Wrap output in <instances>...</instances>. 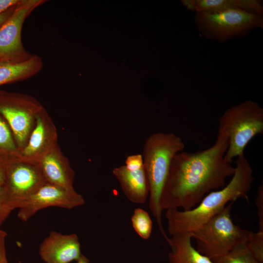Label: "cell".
<instances>
[{
  "instance_id": "cell-1",
  "label": "cell",
  "mask_w": 263,
  "mask_h": 263,
  "mask_svg": "<svg viewBox=\"0 0 263 263\" xmlns=\"http://www.w3.org/2000/svg\"><path fill=\"white\" fill-rule=\"evenodd\" d=\"M228 146L226 136L218 133L215 143L207 149L176 154L161 193L162 211L191 209L207 194L224 187L235 171V167L224 157Z\"/></svg>"
},
{
  "instance_id": "cell-2",
  "label": "cell",
  "mask_w": 263,
  "mask_h": 263,
  "mask_svg": "<svg viewBox=\"0 0 263 263\" xmlns=\"http://www.w3.org/2000/svg\"><path fill=\"white\" fill-rule=\"evenodd\" d=\"M235 163L231 179L221 189L208 193L191 209L167 210L165 216L169 235L191 233L221 211L228 203L239 198L248 202L247 194L254 181L253 170L244 154L237 157Z\"/></svg>"
},
{
  "instance_id": "cell-3",
  "label": "cell",
  "mask_w": 263,
  "mask_h": 263,
  "mask_svg": "<svg viewBox=\"0 0 263 263\" xmlns=\"http://www.w3.org/2000/svg\"><path fill=\"white\" fill-rule=\"evenodd\" d=\"M184 148L183 140L175 133L158 132L146 139L143 149V167L149 189V207L167 241L169 237L162 223L160 200L173 158Z\"/></svg>"
},
{
  "instance_id": "cell-4",
  "label": "cell",
  "mask_w": 263,
  "mask_h": 263,
  "mask_svg": "<svg viewBox=\"0 0 263 263\" xmlns=\"http://www.w3.org/2000/svg\"><path fill=\"white\" fill-rule=\"evenodd\" d=\"M229 203L221 211L190 233L197 243V250L212 260L236 246L246 243L253 232L234 224Z\"/></svg>"
},
{
  "instance_id": "cell-5",
  "label": "cell",
  "mask_w": 263,
  "mask_h": 263,
  "mask_svg": "<svg viewBox=\"0 0 263 263\" xmlns=\"http://www.w3.org/2000/svg\"><path fill=\"white\" fill-rule=\"evenodd\" d=\"M263 133V109L256 102L247 100L227 109L219 120L218 133L226 136L228 148L225 158L243 154L245 148L256 135Z\"/></svg>"
},
{
  "instance_id": "cell-6",
  "label": "cell",
  "mask_w": 263,
  "mask_h": 263,
  "mask_svg": "<svg viewBox=\"0 0 263 263\" xmlns=\"http://www.w3.org/2000/svg\"><path fill=\"white\" fill-rule=\"evenodd\" d=\"M195 20L198 29L203 33L221 41L263 27L261 15L240 9L197 12Z\"/></svg>"
},
{
  "instance_id": "cell-7",
  "label": "cell",
  "mask_w": 263,
  "mask_h": 263,
  "mask_svg": "<svg viewBox=\"0 0 263 263\" xmlns=\"http://www.w3.org/2000/svg\"><path fill=\"white\" fill-rule=\"evenodd\" d=\"M43 108L40 102L30 95L0 91V114L12 132L19 151L26 144L37 115Z\"/></svg>"
},
{
  "instance_id": "cell-8",
  "label": "cell",
  "mask_w": 263,
  "mask_h": 263,
  "mask_svg": "<svg viewBox=\"0 0 263 263\" xmlns=\"http://www.w3.org/2000/svg\"><path fill=\"white\" fill-rule=\"evenodd\" d=\"M4 185L17 208L20 204L47 183L38 164L20 159L18 156L6 157Z\"/></svg>"
},
{
  "instance_id": "cell-9",
  "label": "cell",
  "mask_w": 263,
  "mask_h": 263,
  "mask_svg": "<svg viewBox=\"0 0 263 263\" xmlns=\"http://www.w3.org/2000/svg\"><path fill=\"white\" fill-rule=\"evenodd\" d=\"M85 203L83 197L75 189L46 183L19 205L18 218L26 222L39 210L50 207L72 209Z\"/></svg>"
},
{
  "instance_id": "cell-10",
  "label": "cell",
  "mask_w": 263,
  "mask_h": 263,
  "mask_svg": "<svg viewBox=\"0 0 263 263\" xmlns=\"http://www.w3.org/2000/svg\"><path fill=\"white\" fill-rule=\"evenodd\" d=\"M41 0H19L8 19L0 27V58L26 52L21 41V30L27 17L44 2Z\"/></svg>"
},
{
  "instance_id": "cell-11",
  "label": "cell",
  "mask_w": 263,
  "mask_h": 263,
  "mask_svg": "<svg viewBox=\"0 0 263 263\" xmlns=\"http://www.w3.org/2000/svg\"><path fill=\"white\" fill-rule=\"evenodd\" d=\"M57 132L56 125L44 109L37 114L35 126L24 147L18 157L27 162L38 164L56 144Z\"/></svg>"
},
{
  "instance_id": "cell-12",
  "label": "cell",
  "mask_w": 263,
  "mask_h": 263,
  "mask_svg": "<svg viewBox=\"0 0 263 263\" xmlns=\"http://www.w3.org/2000/svg\"><path fill=\"white\" fill-rule=\"evenodd\" d=\"M39 254L45 263H69L81 256L80 244L76 234L51 232L40 244Z\"/></svg>"
},
{
  "instance_id": "cell-13",
  "label": "cell",
  "mask_w": 263,
  "mask_h": 263,
  "mask_svg": "<svg viewBox=\"0 0 263 263\" xmlns=\"http://www.w3.org/2000/svg\"><path fill=\"white\" fill-rule=\"evenodd\" d=\"M38 165L47 182L68 189H75V172L58 144L42 158Z\"/></svg>"
},
{
  "instance_id": "cell-14",
  "label": "cell",
  "mask_w": 263,
  "mask_h": 263,
  "mask_svg": "<svg viewBox=\"0 0 263 263\" xmlns=\"http://www.w3.org/2000/svg\"><path fill=\"white\" fill-rule=\"evenodd\" d=\"M42 67L39 56L24 53L0 58V85L22 80L33 76Z\"/></svg>"
},
{
  "instance_id": "cell-15",
  "label": "cell",
  "mask_w": 263,
  "mask_h": 263,
  "mask_svg": "<svg viewBox=\"0 0 263 263\" xmlns=\"http://www.w3.org/2000/svg\"><path fill=\"white\" fill-rule=\"evenodd\" d=\"M112 172L130 201L141 204L146 202L149 189L144 167L138 170H130L123 165L114 168Z\"/></svg>"
},
{
  "instance_id": "cell-16",
  "label": "cell",
  "mask_w": 263,
  "mask_h": 263,
  "mask_svg": "<svg viewBox=\"0 0 263 263\" xmlns=\"http://www.w3.org/2000/svg\"><path fill=\"white\" fill-rule=\"evenodd\" d=\"M171 236L167 241L171 248L168 255L169 263H214L194 248L190 233H177Z\"/></svg>"
},
{
  "instance_id": "cell-17",
  "label": "cell",
  "mask_w": 263,
  "mask_h": 263,
  "mask_svg": "<svg viewBox=\"0 0 263 263\" xmlns=\"http://www.w3.org/2000/svg\"><path fill=\"white\" fill-rule=\"evenodd\" d=\"M195 12H216L229 9H240L262 15L263 6L256 0H194Z\"/></svg>"
},
{
  "instance_id": "cell-18",
  "label": "cell",
  "mask_w": 263,
  "mask_h": 263,
  "mask_svg": "<svg viewBox=\"0 0 263 263\" xmlns=\"http://www.w3.org/2000/svg\"><path fill=\"white\" fill-rule=\"evenodd\" d=\"M19 152L12 132L0 114V154L5 157L18 156Z\"/></svg>"
},
{
  "instance_id": "cell-19",
  "label": "cell",
  "mask_w": 263,
  "mask_h": 263,
  "mask_svg": "<svg viewBox=\"0 0 263 263\" xmlns=\"http://www.w3.org/2000/svg\"><path fill=\"white\" fill-rule=\"evenodd\" d=\"M246 243L236 246L227 253L212 260L213 262L214 263H260L251 254Z\"/></svg>"
},
{
  "instance_id": "cell-20",
  "label": "cell",
  "mask_w": 263,
  "mask_h": 263,
  "mask_svg": "<svg viewBox=\"0 0 263 263\" xmlns=\"http://www.w3.org/2000/svg\"><path fill=\"white\" fill-rule=\"evenodd\" d=\"M132 227L143 239H148L152 232V222L149 213L141 208L134 209L131 217Z\"/></svg>"
},
{
  "instance_id": "cell-21",
  "label": "cell",
  "mask_w": 263,
  "mask_h": 263,
  "mask_svg": "<svg viewBox=\"0 0 263 263\" xmlns=\"http://www.w3.org/2000/svg\"><path fill=\"white\" fill-rule=\"evenodd\" d=\"M246 244L252 256L259 263H263V231L253 232Z\"/></svg>"
},
{
  "instance_id": "cell-22",
  "label": "cell",
  "mask_w": 263,
  "mask_h": 263,
  "mask_svg": "<svg viewBox=\"0 0 263 263\" xmlns=\"http://www.w3.org/2000/svg\"><path fill=\"white\" fill-rule=\"evenodd\" d=\"M17 208L4 187L0 188V227L11 212Z\"/></svg>"
},
{
  "instance_id": "cell-23",
  "label": "cell",
  "mask_w": 263,
  "mask_h": 263,
  "mask_svg": "<svg viewBox=\"0 0 263 263\" xmlns=\"http://www.w3.org/2000/svg\"><path fill=\"white\" fill-rule=\"evenodd\" d=\"M125 167L130 170H136L143 167L142 154H134L128 156L125 161Z\"/></svg>"
},
{
  "instance_id": "cell-24",
  "label": "cell",
  "mask_w": 263,
  "mask_h": 263,
  "mask_svg": "<svg viewBox=\"0 0 263 263\" xmlns=\"http://www.w3.org/2000/svg\"><path fill=\"white\" fill-rule=\"evenodd\" d=\"M255 203L257 207V215L259 217V230L263 231V186L260 185L258 188Z\"/></svg>"
},
{
  "instance_id": "cell-25",
  "label": "cell",
  "mask_w": 263,
  "mask_h": 263,
  "mask_svg": "<svg viewBox=\"0 0 263 263\" xmlns=\"http://www.w3.org/2000/svg\"><path fill=\"white\" fill-rule=\"evenodd\" d=\"M6 157L0 154V188L4 186L6 177Z\"/></svg>"
},
{
  "instance_id": "cell-26",
  "label": "cell",
  "mask_w": 263,
  "mask_h": 263,
  "mask_svg": "<svg viewBox=\"0 0 263 263\" xmlns=\"http://www.w3.org/2000/svg\"><path fill=\"white\" fill-rule=\"evenodd\" d=\"M6 235L0 236V263H8L5 247Z\"/></svg>"
},
{
  "instance_id": "cell-27",
  "label": "cell",
  "mask_w": 263,
  "mask_h": 263,
  "mask_svg": "<svg viewBox=\"0 0 263 263\" xmlns=\"http://www.w3.org/2000/svg\"><path fill=\"white\" fill-rule=\"evenodd\" d=\"M19 0H0V13L17 4Z\"/></svg>"
},
{
  "instance_id": "cell-28",
  "label": "cell",
  "mask_w": 263,
  "mask_h": 263,
  "mask_svg": "<svg viewBox=\"0 0 263 263\" xmlns=\"http://www.w3.org/2000/svg\"><path fill=\"white\" fill-rule=\"evenodd\" d=\"M15 5L0 13V27L12 14Z\"/></svg>"
},
{
  "instance_id": "cell-29",
  "label": "cell",
  "mask_w": 263,
  "mask_h": 263,
  "mask_svg": "<svg viewBox=\"0 0 263 263\" xmlns=\"http://www.w3.org/2000/svg\"><path fill=\"white\" fill-rule=\"evenodd\" d=\"M182 2L188 10L195 11L194 0H183Z\"/></svg>"
},
{
  "instance_id": "cell-30",
  "label": "cell",
  "mask_w": 263,
  "mask_h": 263,
  "mask_svg": "<svg viewBox=\"0 0 263 263\" xmlns=\"http://www.w3.org/2000/svg\"><path fill=\"white\" fill-rule=\"evenodd\" d=\"M89 263L90 262H89V259L86 257H85V256L82 254L80 257L79 258V259L76 261V263Z\"/></svg>"
},
{
  "instance_id": "cell-31",
  "label": "cell",
  "mask_w": 263,
  "mask_h": 263,
  "mask_svg": "<svg viewBox=\"0 0 263 263\" xmlns=\"http://www.w3.org/2000/svg\"><path fill=\"white\" fill-rule=\"evenodd\" d=\"M4 235H6V233L5 231L0 229V236Z\"/></svg>"
}]
</instances>
